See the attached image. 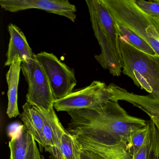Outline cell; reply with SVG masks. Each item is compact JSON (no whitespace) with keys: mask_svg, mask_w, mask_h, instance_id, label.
<instances>
[{"mask_svg":"<svg viewBox=\"0 0 159 159\" xmlns=\"http://www.w3.org/2000/svg\"><path fill=\"white\" fill-rule=\"evenodd\" d=\"M35 159H41V155L38 148L36 149Z\"/></svg>","mask_w":159,"mask_h":159,"instance_id":"23","label":"cell"},{"mask_svg":"<svg viewBox=\"0 0 159 159\" xmlns=\"http://www.w3.org/2000/svg\"><path fill=\"white\" fill-rule=\"evenodd\" d=\"M111 96L105 83L94 81L90 85L56 100L54 108L57 111H73L101 107L111 100Z\"/></svg>","mask_w":159,"mask_h":159,"instance_id":"5","label":"cell"},{"mask_svg":"<svg viewBox=\"0 0 159 159\" xmlns=\"http://www.w3.org/2000/svg\"><path fill=\"white\" fill-rule=\"evenodd\" d=\"M83 148L75 136L65 130L61 135L59 151L62 159H80Z\"/></svg>","mask_w":159,"mask_h":159,"instance_id":"18","label":"cell"},{"mask_svg":"<svg viewBox=\"0 0 159 159\" xmlns=\"http://www.w3.org/2000/svg\"><path fill=\"white\" fill-rule=\"evenodd\" d=\"M23 112L20 114V117L24 123L25 128L32 134L40 148H43L42 131L44 119L43 115L37 107L31 106L27 102L23 106Z\"/></svg>","mask_w":159,"mask_h":159,"instance_id":"16","label":"cell"},{"mask_svg":"<svg viewBox=\"0 0 159 159\" xmlns=\"http://www.w3.org/2000/svg\"><path fill=\"white\" fill-rule=\"evenodd\" d=\"M137 6L145 13L159 19V0L135 1Z\"/></svg>","mask_w":159,"mask_h":159,"instance_id":"21","label":"cell"},{"mask_svg":"<svg viewBox=\"0 0 159 159\" xmlns=\"http://www.w3.org/2000/svg\"><path fill=\"white\" fill-rule=\"evenodd\" d=\"M111 99L123 100L143 111L150 118L159 132V98L152 95H139L111 83L107 85Z\"/></svg>","mask_w":159,"mask_h":159,"instance_id":"8","label":"cell"},{"mask_svg":"<svg viewBox=\"0 0 159 159\" xmlns=\"http://www.w3.org/2000/svg\"><path fill=\"white\" fill-rule=\"evenodd\" d=\"M21 69L28 84L27 103L47 111L54 109L55 98L44 69L37 58L22 62Z\"/></svg>","mask_w":159,"mask_h":159,"instance_id":"4","label":"cell"},{"mask_svg":"<svg viewBox=\"0 0 159 159\" xmlns=\"http://www.w3.org/2000/svg\"><path fill=\"white\" fill-rule=\"evenodd\" d=\"M8 30L10 33V39L6 54L7 60L4 66H11L16 55H19L22 62L27 63L35 59L36 54L32 52L21 30L16 25L10 24L8 26Z\"/></svg>","mask_w":159,"mask_h":159,"instance_id":"13","label":"cell"},{"mask_svg":"<svg viewBox=\"0 0 159 159\" xmlns=\"http://www.w3.org/2000/svg\"><path fill=\"white\" fill-rule=\"evenodd\" d=\"M149 125L147 121L146 126L136 131L131 136L129 149L132 154L137 152L144 143L148 131Z\"/></svg>","mask_w":159,"mask_h":159,"instance_id":"20","label":"cell"},{"mask_svg":"<svg viewBox=\"0 0 159 159\" xmlns=\"http://www.w3.org/2000/svg\"><path fill=\"white\" fill-rule=\"evenodd\" d=\"M0 5L11 12L36 9L64 16L72 22L77 18L76 6L68 0H1Z\"/></svg>","mask_w":159,"mask_h":159,"instance_id":"7","label":"cell"},{"mask_svg":"<svg viewBox=\"0 0 159 159\" xmlns=\"http://www.w3.org/2000/svg\"><path fill=\"white\" fill-rule=\"evenodd\" d=\"M22 61L18 55L14 58L10 69L6 74L8 85L7 95L8 98L7 114L9 118H15L20 115L18 109V88Z\"/></svg>","mask_w":159,"mask_h":159,"instance_id":"15","label":"cell"},{"mask_svg":"<svg viewBox=\"0 0 159 159\" xmlns=\"http://www.w3.org/2000/svg\"><path fill=\"white\" fill-rule=\"evenodd\" d=\"M85 2L89 10L90 20L95 36L101 48V54L99 55L95 56V58L103 68L108 70L111 75L114 76H120L122 71L121 70L122 67L108 41L101 30L91 0H86Z\"/></svg>","mask_w":159,"mask_h":159,"instance_id":"9","label":"cell"},{"mask_svg":"<svg viewBox=\"0 0 159 159\" xmlns=\"http://www.w3.org/2000/svg\"><path fill=\"white\" fill-rule=\"evenodd\" d=\"M91 1L101 30L108 41L123 68V63L119 43L120 37L116 22L103 0H91Z\"/></svg>","mask_w":159,"mask_h":159,"instance_id":"11","label":"cell"},{"mask_svg":"<svg viewBox=\"0 0 159 159\" xmlns=\"http://www.w3.org/2000/svg\"><path fill=\"white\" fill-rule=\"evenodd\" d=\"M10 159H35L37 147L32 134L21 125L9 141Z\"/></svg>","mask_w":159,"mask_h":159,"instance_id":"14","label":"cell"},{"mask_svg":"<svg viewBox=\"0 0 159 159\" xmlns=\"http://www.w3.org/2000/svg\"><path fill=\"white\" fill-rule=\"evenodd\" d=\"M116 22L145 41L159 55V19L142 11L134 0H103Z\"/></svg>","mask_w":159,"mask_h":159,"instance_id":"3","label":"cell"},{"mask_svg":"<svg viewBox=\"0 0 159 159\" xmlns=\"http://www.w3.org/2000/svg\"><path fill=\"white\" fill-rule=\"evenodd\" d=\"M36 57L44 69L56 100L63 98L73 92L77 83L73 69L52 53L41 52L36 54Z\"/></svg>","mask_w":159,"mask_h":159,"instance_id":"6","label":"cell"},{"mask_svg":"<svg viewBox=\"0 0 159 159\" xmlns=\"http://www.w3.org/2000/svg\"><path fill=\"white\" fill-rule=\"evenodd\" d=\"M68 113L70 120L67 131L71 134L121 142L129 149L131 136L146 126L148 121L129 115L113 99L98 108L78 110Z\"/></svg>","mask_w":159,"mask_h":159,"instance_id":"1","label":"cell"},{"mask_svg":"<svg viewBox=\"0 0 159 159\" xmlns=\"http://www.w3.org/2000/svg\"><path fill=\"white\" fill-rule=\"evenodd\" d=\"M41 159H45L44 157H43V156H42L41 155ZM49 159H60L59 158H57V157H55V156H53V155H51L50 156V158H49Z\"/></svg>","mask_w":159,"mask_h":159,"instance_id":"24","label":"cell"},{"mask_svg":"<svg viewBox=\"0 0 159 159\" xmlns=\"http://www.w3.org/2000/svg\"><path fill=\"white\" fill-rule=\"evenodd\" d=\"M75 136L84 149L95 152L104 159H133V154L124 143L107 141L83 135Z\"/></svg>","mask_w":159,"mask_h":159,"instance_id":"10","label":"cell"},{"mask_svg":"<svg viewBox=\"0 0 159 159\" xmlns=\"http://www.w3.org/2000/svg\"><path fill=\"white\" fill-rule=\"evenodd\" d=\"M116 24L120 38L123 39L128 44L143 52L151 55L157 54L153 49L144 40L120 23L116 22Z\"/></svg>","mask_w":159,"mask_h":159,"instance_id":"19","label":"cell"},{"mask_svg":"<svg viewBox=\"0 0 159 159\" xmlns=\"http://www.w3.org/2000/svg\"><path fill=\"white\" fill-rule=\"evenodd\" d=\"M80 159H105L100 155L93 152L83 148L81 154Z\"/></svg>","mask_w":159,"mask_h":159,"instance_id":"22","label":"cell"},{"mask_svg":"<svg viewBox=\"0 0 159 159\" xmlns=\"http://www.w3.org/2000/svg\"><path fill=\"white\" fill-rule=\"evenodd\" d=\"M148 131L142 147L133 154V159H159V132L151 120L148 121Z\"/></svg>","mask_w":159,"mask_h":159,"instance_id":"17","label":"cell"},{"mask_svg":"<svg viewBox=\"0 0 159 159\" xmlns=\"http://www.w3.org/2000/svg\"><path fill=\"white\" fill-rule=\"evenodd\" d=\"M44 117L42 138L44 149L52 155L62 159L59 151L60 139L65 129L54 109L50 111L38 108Z\"/></svg>","mask_w":159,"mask_h":159,"instance_id":"12","label":"cell"},{"mask_svg":"<svg viewBox=\"0 0 159 159\" xmlns=\"http://www.w3.org/2000/svg\"><path fill=\"white\" fill-rule=\"evenodd\" d=\"M122 72L134 84L159 98V55L143 52L120 38Z\"/></svg>","mask_w":159,"mask_h":159,"instance_id":"2","label":"cell"}]
</instances>
